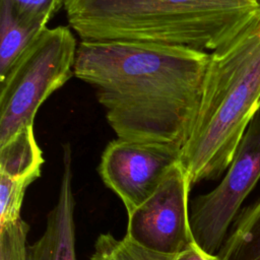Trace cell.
I'll return each instance as SVG.
<instances>
[{
	"mask_svg": "<svg viewBox=\"0 0 260 260\" xmlns=\"http://www.w3.org/2000/svg\"><path fill=\"white\" fill-rule=\"evenodd\" d=\"M181 154L178 144L117 137L103 151L98 171L130 214L155 192L172 167L181 161Z\"/></svg>",
	"mask_w": 260,
	"mask_h": 260,
	"instance_id": "obj_7",
	"label": "cell"
},
{
	"mask_svg": "<svg viewBox=\"0 0 260 260\" xmlns=\"http://www.w3.org/2000/svg\"><path fill=\"white\" fill-rule=\"evenodd\" d=\"M43 164V152L36 141L34 125L20 129L0 145V175L40 177Z\"/></svg>",
	"mask_w": 260,
	"mask_h": 260,
	"instance_id": "obj_9",
	"label": "cell"
},
{
	"mask_svg": "<svg viewBox=\"0 0 260 260\" xmlns=\"http://www.w3.org/2000/svg\"><path fill=\"white\" fill-rule=\"evenodd\" d=\"M209 53L141 42H84L74 76L92 86L118 138L184 146L200 107Z\"/></svg>",
	"mask_w": 260,
	"mask_h": 260,
	"instance_id": "obj_1",
	"label": "cell"
},
{
	"mask_svg": "<svg viewBox=\"0 0 260 260\" xmlns=\"http://www.w3.org/2000/svg\"><path fill=\"white\" fill-rule=\"evenodd\" d=\"M77 46L69 27H46L0 78V145L34 125L41 105L74 75Z\"/></svg>",
	"mask_w": 260,
	"mask_h": 260,
	"instance_id": "obj_4",
	"label": "cell"
},
{
	"mask_svg": "<svg viewBox=\"0 0 260 260\" xmlns=\"http://www.w3.org/2000/svg\"><path fill=\"white\" fill-rule=\"evenodd\" d=\"M39 176L8 177L0 175V226L19 220L27 187Z\"/></svg>",
	"mask_w": 260,
	"mask_h": 260,
	"instance_id": "obj_13",
	"label": "cell"
},
{
	"mask_svg": "<svg viewBox=\"0 0 260 260\" xmlns=\"http://www.w3.org/2000/svg\"><path fill=\"white\" fill-rule=\"evenodd\" d=\"M260 179V111L250 122L220 183L192 201L191 231L197 245L216 255L244 200Z\"/></svg>",
	"mask_w": 260,
	"mask_h": 260,
	"instance_id": "obj_5",
	"label": "cell"
},
{
	"mask_svg": "<svg viewBox=\"0 0 260 260\" xmlns=\"http://www.w3.org/2000/svg\"><path fill=\"white\" fill-rule=\"evenodd\" d=\"M172 260H221L218 255H212L202 250L196 242H193L185 250L173 254Z\"/></svg>",
	"mask_w": 260,
	"mask_h": 260,
	"instance_id": "obj_16",
	"label": "cell"
},
{
	"mask_svg": "<svg viewBox=\"0 0 260 260\" xmlns=\"http://www.w3.org/2000/svg\"><path fill=\"white\" fill-rule=\"evenodd\" d=\"M89 260H166L160 254L143 249L123 238L118 240L111 234H101L95 241Z\"/></svg>",
	"mask_w": 260,
	"mask_h": 260,
	"instance_id": "obj_12",
	"label": "cell"
},
{
	"mask_svg": "<svg viewBox=\"0 0 260 260\" xmlns=\"http://www.w3.org/2000/svg\"><path fill=\"white\" fill-rule=\"evenodd\" d=\"M72 179V155L67 144L64 146L63 174L57 202L47 216L44 234L27 247L26 260H76Z\"/></svg>",
	"mask_w": 260,
	"mask_h": 260,
	"instance_id": "obj_8",
	"label": "cell"
},
{
	"mask_svg": "<svg viewBox=\"0 0 260 260\" xmlns=\"http://www.w3.org/2000/svg\"><path fill=\"white\" fill-rule=\"evenodd\" d=\"M28 224L21 218L0 226V260H26Z\"/></svg>",
	"mask_w": 260,
	"mask_h": 260,
	"instance_id": "obj_14",
	"label": "cell"
},
{
	"mask_svg": "<svg viewBox=\"0 0 260 260\" xmlns=\"http://www.w3.org/2000/svg\"><path fill=\"white\" fill-rule=\"evenodd\" d=\"M217 255L221 260H260V198L239 213Z\"/></svg>",
	"mask_w": 260,
	"mask_h": 260,
	"instance_id": "obj_10",
	"label": "cell"
},
{
	"mask_svg": "<svg viewBox=\"0 0 260 260\" xmlns=\"http://www.w3.org/2000/svg\"><path fill=\"white\" fill-rule=\"evenodd\" d=\"M259 111L260 20L209 53L196 122L181 154L191 188L229 169Z\"/></svg>",
	"mask_w": 260,
	"mask_h": 260,
	"instance_id": "obj_3",
	"label": "cell"
},
{
	"mask_svg": "<svg viewBox=\"0 0 260 260\" xmlns=\"http://www.w3.org/2000/svg\"><path fill=\"white\" fill-rule=\"evenodd\" d=\"M47 26L19 19L8 0H0V78Z\"/></svg>",
	"mask_w": 260,
	"mask_h": 260,
	"instance_id": "obj_11",
	"label": "cell"
},
{
	"mask_svg": "<svg viewBox=\"0 0 260 260\" xmlns=\"http://www.w3.org/2000/svg\"><path fill=\"white\" fill-rule=\"evenodd\" d=\"M84 42H141L214 51L260 20V0H65Z\"/></svg>",
	"mask_w": 260,
	"mask_h": 260,
	"instance_id": "obj_2",
	"label": "cell"
},
{
	"mask_svg": "<svg viewBox=\"0 0 260 260\" xmlns=\"http://www.w3.org/2000/svg\"><path fill=\"white\" fill-rule=\"evenodd\" d=\"M191 186L181 161L172 167L155 192L128 214L125 239L160 254H177L195 242L189 213Z\"/></svg>",
	"mask_w": 260,
	"mask_h": 260,
	"instance_id": "obj_6",
	"label": "cell"
},
{
	"mask_svg": "<svg viewBox=\"0 0 260 260\" xmlns=\"http://www.w3.org/2000/svg\"><path fill=\"white\" fill-rule=\"evenodd\" d=\"M16 16L28 23L47 25L65 0H8Z\"/></svg>",
	"mask_w": 260,
	"mask_h": 260,
	"instance_id": "obj_15",
	"label": "cell"
}]
</instances>
